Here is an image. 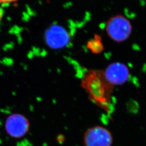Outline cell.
Returning a JSON list of instances; mask_svg holds the SVG:
<instances>
[{
	"instance_id": "2",
	"label": "cell",
	"mask_w": 146,
	"mask_h": 146,
	"mask_svg": "<svg viewBox=\"0 0 146 146\" xmlns=\"http://www.w3.org/2000/svg\"><path fill=\"white\" fill-rule=\"evenodd\" d=\"M106 31L113 41L119 43L125 41L130 36L132 27L131 22L124 16L116 15L107 22Z\"/></svg>"
},
{
	"instance_id": "1",
	"label": "cell",
	"mask_w": 146,
	"mask_h": 146,
	"mask_svg": "<svg viewBox=\"0 0 146 146\" xmlns=\"http://www.w3.org/2000/svg\"><path fill=\"white\" fill-rule=\"evenodd\" d=\"M81 86L87 93L89 99L92 102L101 109L110 112L114 87L107 80L104 70H87L81 78Z\"/></svg>"
},
{
	"instance_id": "9",
	"label": "cell",
	"mask_w": 146,
	"mask_h": 146,
	"mask_svg": "<svg viewBox=\"0 0 146 146\" xmlns=\"http://www.w3.org/2000/svg\"><path fill=\"white\" fill-rule=\"evenodd\" d=\"M2 11H1V9H0V20L2 18Z\"/></svg>"
},
{
	"instance_id": "7",
	"label": "cell",
	"mask_w": 146,
	"mask_h": 146,
	"mask_svg": "<svg viewBox=\"0 0 146 146\" xmlns=\"http://www.w3.org/2000/svg\"><path fill=\"white\" fill-rule=\"evenodd\" d=\"M87 47L94 54H99L104 50V47L101 37L98 34H95L94 37L90 40L87 43Z\"/></svg>"
},
{
	"instance_id": "8",
	"label": "cell",
	"mask_w": 146,
	"mask_h": 146,
	"mask_svg": "<svg viewBox=\"0 0 146 146\" xmlns=\"http://www.w3.org/2000/svg\"><path fill=\"white\" fill-rule=\"evenodd\" d=\"M17 0H0V3L4 4H9L16 2Z\"/></svg>"
},
{
	"instance_id": "3",
	"label": "cell",
	"mask_w": 146,
	"mask_h": 146,
	"mask_svg": "<svg viewBox=\"0 0 146 146\" xmlns=\"http://www.w3.org/2000/svg\"><path fill=\"white\" fill-rule=\"evenodd\" d=\"M84 146H111L113 136L110 131L102 125L88 128L83 137Z\"/></svg>"
},
{
	"instance_id": "4",
	"label": "cell",
	"mask_w": 146,
	"mask_h": 146,
	"mask_svg": "<svg viewBox=\"0 0 146 146\" xmlns=\"http://www.w3.org/2000/svg\"><path fill=\"white\" fill-rule=\"evenodd\" d=\"M44 38L48 47L57 50L68 45L70 41V35L63 27L52 25L46 30Z\"/></svg>"
},
{
	"instance_id": "5",
	"label": "cell",
	"mask_w": 146,
	"mask_h": 146,
	"mask_svg": "<svg viewBox=\"0 0 146 146\" xmlns=\"http://www.w3.org/2000/svg\"><path fill=\"white\" fill-rule=\"evenodd\" d=\"M30 127L29 120L26 116L21 114H13L5 121V131L13 138L20 139L26 135Z\"/></svg>"
},
{
	"instance_id": "6",
	"label": "cell",
	"mask_w": 146,
	"mask_h": 146,
	"mask_svg": "<svg viewBox=\"0 0 146 146\" xmlns=\"http://www.w3.org/2000/svg\"><path fill=\"white\" fill-rule=\"evenodd\" d=\"M104 73L107 80L114 87L125 84L130 76L127 66L119 62L109 64L104 70Z\"/></svg>"
}]
</instances>
